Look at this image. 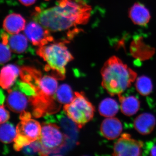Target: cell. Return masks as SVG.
<instances>
[{
    "label": "cell",
    "instance_id": "6da1fadb",
    "mask_svg": "<svg viewBox=\"0 0 156 156\" xmlns=\"http://www.w3.org/2000/svg\"><path fill=\"white\" fill-rule=\"evenodd\" d=\"M91 11L84 0H59L51 8L36 9L33 19L50 31H61L87 24Z\"/></svg>",
    "mask_w": 156,
    "mask_h": 156
},
{
    "label": "cell",
    "instance_id": "7402d4cb",
    "mask_svg": "<svg viewBox=\"0 0 156 156\" xmlns=\"http://www.w3.org/2000/svg\"><path fill=\"white\" fill-rule=\"evenodd\" d=\"M2 42L1 44V63L4 64L8 62L11 58V50L9 48V36L6 33L2 34Z\"/></svg>",
    "mask_w": 156,
    "mask_h": 156
},
{
    "label": "cell",
    "instance_id": "9c48e42d",
    "mask_svg": "<svg viewBox=\"0 0 156 156\" xmlns=\"http://www.w3.org/2000/svg\"><path fill=\"white\" fill-rule=\"evenodd\" d=\"M143 145L142 141L132 138L130 134L124 133L115 143L112 155L116 156H140Z\"/></svg>",
    "mask_w": 156,
    "mask_h": 156
},
{
    "label": "cell",
    "instance_id": "7a4b0ae2",
    "mask_svg": "<svg viewBox=\"0 0 156 156\" xmlns=\"http://www.w3.org/2000/svg\"><path fill=\"white\" fill-rule=\"evenodd\" d=\"M20 75L21 80L30 84L35 91L36 95L31 101L34 116L41 117L58 109L59 107L55 102V94L58 88L56 78L43 75L38 70L30 66L21 67Z\"/></svg>",
    "mask_w": 156,
    "mask_h": 156
},
{
    "label": "cell",
    "instance_id": "277c9868",
    "mask_svg": "<svg viewBox=\"0 0 156 156\" xmlns=\"http://www.w3.org/2000/svg\"><path fill=\"white\" fill-rule=\"evenodd\" d=\"M37 53L47 62V71L53 72L56 79L62 80L65 77V66L73 59L64 42L52 43L38 47Z\"/></svg>",
    "mask_w": 156,
    "mask_h": 156
},
{
    "label": "cell",
    "instance_id": "4316f807",
    "mask_svg": "<svg viewBox=\"0 0 156 156\" xmlns=\"http://www.w3.org/2000/svg\"><path fill=\"white\" fill-rule=\"evenodd\" d=\"M4 96V95H3L2 93V90H1V105H3V102H4V99H5V97H3Z\"/></svg>",
    "mask_w": 156,
    "mask_h": 156
},
{
    "label": "cell",
    "instance_id": "cb8c5ba5",
    "mask_svg": "<svg viewBox=\"0 0 156 156\" xmlns=\"http://www.w3.org/2000/svg\"><path fill=\"white\" fill-rule=\"evenodd\" d=\"M0 112H1V117H0L1 124L6 122L10 118V115H9V112L5 108V107L3 105H1Z\"/></svg>",
    "mask_w": 156,
    "mask_h": 156
},
{
    "label": "cell",
    "instance_id": "ffe728a7",
    "mask_svg": "<svg viewBox=\"0 0 156 156\" xmlns=\"http://www.w3.org/2000/svg\"><path fill=\"white\" fill-rule=\"evenodd\" d=\"M17 135V131L11 123L5 122L1 124L0 128V139L2 142L9 144L14 141Z\"/></svg>",
    "mask_w": 156,
    "mask_h": 156
},
{
    "label": "cell",
    "instance_id": "ba28073f",
    "mask_svg": "<svg viewBox=\"0 0 156 156\" xmlns=\"http://www.w3.org/2000/svg\"><path fill=\"white\" fill-rule=\"evenodd\" d=\"M7 104L8 107L12 111L21 113L26 110L33 98L35 97V91L30 84L24 81L15 82L14 87L8 90Z\"/></svg>",
    "mask_w": 156,
    "mask_h": 156
},
{
    "label": "cell",
    "instance_id": "8fae6325",
    "mask_svg": "<svg viewBox=\"0 0 156 156\" xmlns=\"http://www.w3.org/2000/svg\"><path fill=\"white\" fill-rule=\"evenodd\" d=\"M122 130V124L121 121L114 117L107 118L101 125V133L105 138L109 140L119 137Z\"/></svg>",
    "mask_w": 156,
    "mask_h": 156
},
{
    "label": "cell",
    "instance_id": "d6986e66",
    "mask_svg": "<svg viewBox=\"0 0 156 156\" xmlns=\"http://www.w3.org/2000/svg\"><path fill=\"white\" fill-rule=\"evenodd\" d=\"M75 97L73 92L69 85L63 84L57 88L55 94L56 101L60 104H69Z\"/></svg>",
    "mask_w": 156,
    "mask_h": 156
},
{
    "label": "cell",
    "instance_id": "2e32d148",
    "mask_svg": "<svg viewBox=\"0 0 156 156\" xmlns=\"http://www.w3.org/2000/svg\"><path fill=\"white\" fill-rule=\"evenodd\" d=\"M120 107L123 114L128 116L133 115L139 110L140 103L139 100L134 96H124L118 95Z\"/></svg>",
    "mask_w": 156,
    "mask_h": 156
},
{
    "label": "cell",
    "instance_id": "7c38bea8",
    "mask_svg": "<svg viewBox=\"0 0 156 156\" xmlns=\"http://www.w3.org/2000/svg\"><path fill=\"white\" fill-rule=\"evenodd\" d=\"M129 17L135 25L146 26L149 22L151 14L146 6L140 3H136L133 5L129 11Z\"/></svg>",
    "mask_w": 156,
    "mask_h": 156
},
{
    "label": "cell",
    "instance_id": "30bf717a",
    "mask_svg": "<svg viewBox=\"0 0 156 156\" xmlns=\"http://www.w3.org/2000/svg\"><path fill=\"white\" fill-rule=\"evenodd\" d=\"M24 31L26 36L34 46L41 47L53 41L50 31L36 21L28 23Z\"/></svg>",
    "mask_w": 156,
    "mask_h": 156
},
{
    "label": "cell",
    "instance_id": "603a6c76",
    "mask_svg": "<svg viewBox=\"0 0 156 156\" xmlns=\"http://www.w3.org/2000/svg\"><path fill=\"white\" fill-rule=\"evenodd\" d=\"M22 149H23V152L27 155H33L36 153L40 154L41 147V144L38 140L29 145L24 147Z\"/></svg>",
    "mask_w": 156,
    "mask_h": 156
},
{
    "label": "cell",
    "instance_id": "484cf974",
    "mask_svg": "<svg viewBox=\"0 0 156 156\" xmlns=\"http://www.w3.org/2000/svg\"><path fill=\"white\" fill-rule=\"evenodd\" d=\"M150 155L156 156V145L154 146L151 149Z\"/></svg>",
    "mask_w": 156,
    "mask_h": 156
},
{
    "label": "cell",
    "instance_id": "52a82bcc",
    "mask_svg": "<svg viewBox=\"0 0 156 156\" xmlns=\"http://www.w3.org/2000/svg\"><path fill=\"white\" fill-rule=\"evenodd\" d=\"M67 136L54 123H44L41 126V132L38 139L41 144L40 155L47 156L58 152L66 144Z\"/></svg>",
    "mask_w": 156,
    "mask_h": 156
},
{
    "label": "cell",
    "instance_id": "d4e9b609",
    "mask_svg": "<svg viewBox=\"0 0 156 156\" xmlns=\"http://www.w3.org/2000/svg\"><path fill=\"white\" fill-rule=\"evenodd\" d=\"M19 1L24 5L28 6L34 4L36 0H19Z\"/></svg>",
    "mask_w": 156,
    "mask_h": 156
},
{
    "label": "cell",
    "instance_id": "ac0fdd59",
    "mask_svg": "<svg viewBox=\"0 0 156 156\" xmlns=\"http://www.w3.org/2000/svg\"><path fill=\"white\" fill-rule=\"evenodd\" d=\"M8 44L11 51L21 53L24 52L28 47V41L26 36L22 34H16L9 37Z\"/></svg>",
    "mask_w": 156,
    "mask_h": 156
},
{
    "label": "cell",
    "instance_id": "4fadbf2b",
    "mask_svg": "<svg viewBox=\"0 0 156 156\" xmlns=\"http://www.w3.org/2000/svg\"><path fill=\"white\" fill-rule=\"evenodd\" d=\"M155 118L148 113L140 115L134 120V126L135 130L142 135H147L153 131L156 126Z\"/></svg>",
    "mask_w": 156,
    "mask_h": 156
},
{
    "label": "cell",
    "instance_id": "e0dca14e",
    "mask_svg": "<svg viewBox=\"0 0 156 156\" xmlns=\"http://www.w3.org/2000/svg\"><path fill=\"white\" fill-rule=\"evenodd\" d=\"M119 106L118 102L113 98H108L100 102L98 111L101 115L106 118L114 117L118 112Z\"/></svg>",
    "mask_w": 156,
    "mask_h": 156
},
{
    "label": "cell",
    "instance_id": "5b68a950",
    "mask_svg": "<svg viewBox=\"0 0 156 156\" xmlns=\"http://www.w3.org/2000/svg\"><path fill=\"white\" fill-rule=\"evenodd\" d=\"M31 117L29 112H23L20 115L21 121L17 126V135L14 140V148L16 151L21 150L40 138L41 126Z\"/></svg>",
    "mask_w": 156,
    "mask_h": 156
},
{
    "label": "cell",
    "instance_id": "8992f818",
    "mask_svg": "<svg viewBox=\"0 0 156 156\" xmlns=\"http://www.w3.org/2000/svg\"><path fill=\"white\" fill-rule=\"evenodd\" d=\"M63 111L81 128L93 119L95 108L83 93L76 92L74 98L71 103L64 105Z\"/></svg>",
    "mask_w": 156,
    "mask_h": 156
},
{
    "label": "cell",
    "instance_id": "3957f363",
    "mask_svg": "<svg viewBox=\"0 0 156 156\" xmlns=\"http://www.w3.org/2000/svg\"><path fill=\"white\" fill-rule=\"evenodd\" d=\"M101 85L112 96L121 95L137 78V74L115 56L105 62L101 70Z\"/></svg>",
    "mask_w": 156,
    "mask_h": 156
},
{
    "label": "cell",
    "instance_id": "9a60e30c",
    "mask_svg": "<svg viewBox=\"0 0 156 156\" xmlns=\"http://www.w3.org/2000/svg\"><path fill=\"white\" fill-rule=\"evenodd\" d=\"M25 27V20L20 14L15 13L8 15L3 22L4 30L11 34H19Z\"/></svg>",
    "mask_w": 156,
    "mask_h": 156
},
{
    "label": "cell",
    "instance_id": "5bb4252c",
    "mask_svg": "<svg viewBox=\"0 0 156 156\" xmlns=\"http://www.w3.org/2000/svg\"><path fill=\"white\" fill-rule=\"evenodd\" d=\"M20 69L15 65L9 64L1 70L0 85L3 89H9L15 83L20 74Z\"/></svg>",
    "mask_w": 156,
    "mask_h": 156
},
{
    "label": "cell",
    "instance_id": "44dd1931",
    "mask_svg": "<svg viewBox=\"0 0 156 156\" xmlns=\"http://www.w3.org/2000/svg\"><path fill=\"white\" fill-rule=\"evenodd\" d=\"M135 87L138 93L143 96L151 94L153 88L151 80L146 76H141L136 78Z\"/></svg>",
    "mask_w": 156,
    "mask_h": 156
}]
</instances>
